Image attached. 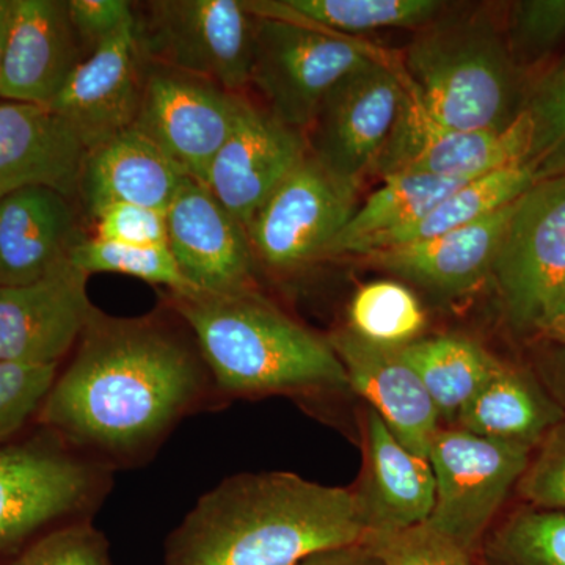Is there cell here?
Here are the masks:
<instances>
[{"mask_svg": "<svg viewBox=\"0 0 565 565\" xmlns=\"http://www.w3.org/2000/svg\"><path fill=\"white\" fill-rule=\"evenodd\" d=\"M516 68L544 61L565 41V0H522L509 9L504 32Z\"/></svg>", "mask_w": 565, "mask_h": 565, "instance_id": "836d02e7", "label": "cell"}, {"mask_svg": "<svg viewBox=\"0 0 565 565\" xmlns=\"http://www.w3.org/2000/svg\"><path fill=\"white\" fill-rule=\"evenodd\" d=\"M84 58L66 2L13 0L0 99L47 107Z\"/></svg>", "mask_w": 565, "mask_h": 565, "instance_id": "ffe728a7", "label": "cell"}, {"mask_svg": "<svg viewBox=\"0 0 565 565\" xmlns=\"http://www.w3.org/2000/svg\"><path fill=\"white\" fill-rule=\"evenodd\" d=\"M143 65L134 20L76 66L47 107L73 126L90 151L136 122Z\"/></svg>", "mask_w": 565, "mask_h": 565, "instance_id": "e0dca14e", "label": "cell"}, {"mask_svg": "<svg viewBox=\"0 0 565 565\" xmlns=\"http://www.w3.org/2000/svg\"><path fill=\"white\" fill-rule=\"evenodd\" d=\"M82 237L71 199L28 188L0 199V286L29 285L68 263Z\"/></svg>", "mask_w": 565, "mask_h": 565, "instance_id": "cb8c5ba5", "label": "cell"}, {"mask_svg": "<svg viewBox=\"0 0 565 565\" xmlns=\"http://www.w3.org/2000/svg\"><path fill=\"white\" fill-rule=\"evenodd\" d=\"M327 341L343 364L351 390L381 416L405 448L427 459L441 427L440 416L399 348L370 343L349 329L338 330Z\"/></svg>", "mask_w": 565, "mask_h": 565, "instance_id": "d6986e66", "label": "cell"}, {"mask_svg": "<svg viewBox=\"0 0 565 565\" xmlns=\"http://www.w3.org/2000/svg\"><path fill=\"white\" fill-rule=\"evenodd\" d=\"M243 99L212 82L147 65L134 126L189 178L203 182L232 132Z\"/></svg>", "mask_w": 565, "mask_h": 565, "instance_id": "7c38bea8", "label": "cell"}, {"mask_svg": "<svg viewBox=\"0 0 565 565\" xmlns=\"http://www.w3.org/2000/svg\"><path fill=\"white\" fill-rule=\"evenodd\" d=\"M553 363L546 370V385L552 390L555 401L565 408V345H556Z\"/></svg>", "mask_w": 565, "mask_h": 565, "instance_id": "7bdbcfd3", "label": "cell"}, {"mask_svg": "<svg viewBox=\"0 0 565 565\" xmlns=\"http://www.w3.org/2000/svg\"><path fill=\"white\" fill-rule=\"evenodd\" d=\"M87 147L46 106L0 102V199L28 188L77 195Z\"/></svg>", "mask_w": 565, "mask_h": 565, "instance_id": "44dd1931", "label": "cell"}, {"mask_svg": "<svg viewBox=\"0 0 565 565\" xmlns=\"http://www.w3.org/2000/svg\"><path fill=\"white\" fill-rule=\"evenodd\" d=\"M299 565H377V563L367 555L363 546H352V548L321 553Z\"/></svg>", "mask_w": 565, "mask_h": 565, "instance_id": "b9f144b4", "label": "cell"}, {"mask_svg": "<svg viewBox=\"0 0 565 565\" xmlns=\"http://www.w3.org/2000/svg\"><path fill=\"white\" fill-rule=\"evenodd\" d=\"M114 471L46 437L0 448V552L92 520Z\"/></svg>", "mask_w": 565, "mask_h": 565, "instance_id": "5b68a950", "label": "cell"}, {"mask_svg": "<svg viewBox=\"0 0 565 565\" xmlns=\"http://www.w3.org/2000/svg\"><path fill=\"white\" fill-rule=\"evenodd\" d=\"M363 542L352 489L288 471L243 473L196 501L167 539L163 565H299Z\"/></svg>", "mask_w": 565, "mask_h": 565, "instance_id": "7a4b0ae2", "label": "cell"}, {"mask_svg": "<svg viewBox=\"0 0 565 565\" xmlns=\"http://www.w3.org/2000/svg\"><path fill=\"white\" fill-rule=\"evenodd\" d=\"M404 71L371 61L341 77L305 132L308 154L341 180L360 182L384 151L405 103Z\"/></svg>", "mask_w": 565, "mask_h": 565, "instance_id": "9c48e42d", "label": "cell"}, {"mask_svg": "<svg viewBox=\"0 0 565 565\" xmlns=\"http://www.w3.org/2000/svg\"><path fill=\"white\" fill-rule=\"evenodd\" d=\"M255 17L313 25L352 36L392 28H426L437 20L445 2L438 0H259L245 2Z\"/></svg>", "mask_w": 565, "mask_h": 565, "instance_id": "4316f807", "label": "cell"}, {"mask_svg": "<svg viewBox=\"0 0 565 565\" xmlns=\"http://www.w3.org/2000/svg\"><path fill=\"white\" fill-rule=\"evenodd\" d=\"M534 184L533 173L525 163L505 167L497 172L476 178L457 189L451 195L446 196L444 202L438 203L429 214L424 215L418 222L392 234H386L367 253L394 247V245L430 239V237L463 228V226L481 221L487 215L500 211L501 207L516 202Z\"/></svg>", "mask_w": 565, "mask_h": 565, "instance_id": "f1b7e54d", "label": "cell"}, {"mask_svg": "<svg viewBox=\"0 0 565 565\" xmlns=\"http://www.w3.org/2000/svg\"><path fill=\"white\" fill-rule=\"evenodd\" d=\"M356 189L308 154L248 226L253 253L277 270L322 258L356 211Z\"/></svg>", "mask_w": 565, "mask_h": 565, "instance_id": "30bf717a", "label": "cell"}, {"mask_svg": "<svg viewBox=\"0 0 565 565\" xmlns=\"http://www.w3.org/2000/svg\"><path fill=\"white\" fill-rule=\"evenodd\" d=\"M371 61H393L373 44L300 22L256 17L250 85L267 111L307 132L341 77Z\"/></svg>", "mask_w": 565, "mask_h": 565, "instance_id": "52a82bcc", "label": "cell"}, {"mask_svg": "<svg viewBox=\"0 0 565 565\" xmlns=\"http://www.w3.org/2000/svg\"><path fill=\"white\" fill-rule=\"evenodd\" d=\"M399 351L446 422H456L465 405L505 364L482 345L460 337L416 340Z\"/></svg>", "mask_w": 565, "mask_h": 565, "instance_id": "83f0119b", "label": "cell"}, {"mask_svg": "<svg viewBox=\"0 0 565 565\" xmlns=\"http://www.w3.org/2000/svg\"><path fill=\"white\" fill-rule=\"evenodd\" d=\"M307 156L305 134L244 98L203 184L247 230L275 189Z\"/></svg>", "mask_w": 565, "mask_h": 565, "instance_id": "2e32d148", "label": "cell"}, {"mask_svg": "<svg viewBox=\"0 0 565 565\" xmlns=\"http://www.w3.org/2000/svg\"><path fill=\"white\" fill-rule=\"evenodd\" d=\"M563 419L564 408L530 374L504 364L465 405L456 423L479 437L535 449Z\"/></svg>", "mask_w": 565, "mask_h": 565, "instance_id": "d4e9b609", "label": "cell"}, {"mask_svg": "<svg viewBox=\"0 0 565 565\" xmlns=\"http://www.w3.org/2000/svg\"><path fill=\"white\" fill-rule=\"evenodd\" d=\"M492 277L509 322L531 333L546 297L565 280V173L516 200Z\"/></svg>", "mask_w": 565, "mask_h": 565, "instance_id": "8fae6325", "label": "cell"}, {"mask_svg": "<svg viewBox=\"0 0 565 565\" xmlns=\"http://www.w3.org/2000/svg\"><path fill=\"white\" fill-rule=\"evenodd\" d=\"M478 565H481V564L478 563Z\"/></svg>", "mask_w": 565, "mask_h": 565, "instance_id": "f6af8a7d", "label": "cell"}, {"mask_svg": "<svg viewBox=\"0 0 565 565\" xmlns=\"http://www.w3.org/2000/svg\"><path fill=\"white\" fill-rule=\"evenodd\" d=\"M68 263L81 273L120 274L169 288L170 294L193 292L169 247H132L90 237L71 248Z\"/></svg>", "mask_w": 565, "mask_h": 565, "instance_id": "d6a6232c", "label": "cell"}, {"mask_svg": "<svg viewBox=\"0 0 565 565\" xmlns=\"http://www.w3.org/2000/svg\"><path fill=\"white\" fill-rule=\"evenodd\" d=\"M531 333L546 343L565 345V280L546 297Z\"/></svg>", "mask_w": 565, "mask_h": 565, "instance_id": "60d3db41", "label": "cell"}, {"mask_svg": "<svg viewBox=\"0 0 565 565\" xmlns=\"http://www.w3.org/2000/svg\"><path fill=\"white\" fill-rule=\"evenodd\" d=\"M473 180L430 177V174H394L384 178L377 189L356 207L343 232L334 237L326 256H362L379 239L418 222L424 215Z\"/></svg>", "mask_w": 565, "mask_h": 565, "instance_id": "484cf974", "label": "cell"}, {"mask_svg": "<svg viewBox=\"0 0 565 565\" xmlns=\"http://www.w3.org/2000/svg\"><path fill=\"white\" fill-rule=\"evenodd\" d=\"M136 13L141 61L212 82L250 87L256 17L239 0H154Z\"/></svg>", "mask_w": 565, "mask_h": 565, "instance_id": "8992f818", "label": "cell"}, {"mask_svg": "<svg viewBox=\"0 0 565 565\" xmlns=\"http://www.w3.org/2000/svg\"><path fill=\"white\" fill-rule=\"evenodd\" d=\"M10 565H115L106 535L92 520L58 527L21 550Z\"/></svg>", "mask_w": 565, "mask_h": 565, "instance_id": "8d00e7d4", "label": "cell"}, {"mask_svg": "<svg viewBox=\"0 0 565 565\" xmlns=\"http://www.w3.org/2000/svg\"><path fill=\"white\" fill-rule=\"evenodd\" d=\"M523 111L531 122V145L525 166L534 181L565 173V54L546 71L530 95Z\"/></svg>", "mask_w": 565, "mask_h": 565, "instance_id": "1f68e13d", "label": "cell"}, {"mask_svg": "<svg viewBox=\"0 0 565 565\" xmlns=\"http://www.w3.org/2000/svg\"><path fill=\"white\" fill-rule=\"evenodd\" d=\"M87 280L65 263L29 285L0 286V363L61 366L96 310Z\"/></svg>", "mask_w": 565, "mask_h": 565, "instance_id": "5bb4252c", "label": "cell"}, {"mask_svg": "<svg viewBox=\"0 0 565 565\" xmlns=\"http://www.w3.org/2000/svg\"><path fill=\"white\" fill-rule=\"evenodd\" d=\"M58 367L0 363V444L39 416Z\"/></svg>", "mask_w": 565, "mask_h": 565, "instance_id": "d590c367", "label": "cell"}, {"mask_svg": "<svg viewBox=\"0 0 565 565\" xmlns=\"http://www.w3.org/2000/svg\"><path fill=\"white\" fill-rule=\"evenodd\" d=\"M362 440V473L352 492L364 541L427 522L435 505L429 460L405 448L370 407L363 414Z\"/></svg>", "mask_w": 565, "mask_h": 565, "instance_id": "ac0fdd59", "label": "cell"}, {"mask_svg": "<svg viewBox=\"0 0 565 565\" xmlns=\"http://www.w3.org/2000/svg\"><path fill=\"white\" fill-rule=\"evenodd\" d=\"M166 215L170 252L195 291H256L247 230L203 182L185 178Z\"/></svg>", "mask_w": 565, "mask_h": 565, "instance_id": "9a60e30c", "label": "cell"}, {"mask_svg": "<svg viewBox=\"0 0 565 565\" xmlns=\"http://www.w3.org/2000/svg\"><path fill=\"white\" fill-rule=\"evenodd\" d=\"M530 145L531 122L523 110L501 132L455 131L430 120L407 93L396 126L373 170L382 178L430 174L476 180L505 167L522 166Z\"/></svg>", "mask_w": 565, "mask_h": 565, "instance_id": "4fadbf2b", "label": "cell"}, {"mask_svg": "<svg viewBox=\"0 0 565 565\" xmlns=\"http://www.w3.org/2000/svg\"><path fill=\"white\" fill-rule=\"evenodd\" d=\"M403 71L419 109L455 131H504L525 104L504 33L482 14L430 22L405 52Z\"/></svg>", "mask_w": 565, "mask_h": 565, "instance_id": "277c9868", "label": "cell"}, {"mask_svg": "<svg viewBox=\"0 0 565 565\" xmlns=\"http://www.w3.org/2000/svg\"><path fill=\"white\" fill-rule=\"evenodd\" d=\"M66 10L85 57L136 20L126 0H66Z\"/></svg>", "mask_w": 565, "mask_h": 565, "instance_id": "ab89813d", "label": "cell"}, {"mask_svg": "<svg viewBox=\"0 0 565 565\" xmlns=\"http://www.w3.org/2000/svg\"><path fill=\"white\" fill-rule=\"evenodd\" d=\"M362 546L379 565H478L473 555L426 522L399 533L373 535Z\"/></svg>", "mask_w": 565, "mask_h": 565, "instance_id": "e575fe53", "label": "cell"}, {"mask_svg": "<svg viewBox=\"0 0 565 565\" xmlns=\"http://www.w3.org/2000/svg\"><path fill=\"white\" fill-rule=\"evenodd\" d=\"M478 563L565 565V511L520 505L490 527Z\"/></svg>", "mask_w": 565, "mask_h": 565, "instance_id": "f546056e", "label": "cell"}, {"mask_svg": "<svg viewBox=\"0 0 565 565\" xmlns=\"http://www.w3.org/2000/svg\"><path fill=\"white\" fill-rule=\"evenodd\" d=\"M426 327V315L407 286L379 280L362 286L349 305V330L370 343L403 348Z\"/></svg>", "mask_w": 565, "mask_h": 565, "instance_id": "4dcf8cb0", "label": "cell"}, {"mask_svg": "<svg viewBox=\"0 0 565 565\" xmlns=\"http://www.w3.org/2000/svg\"><path fill=\"white\" fill-rule=\"evenodd\" d=\"M515 203L455 232L362 255L371 266L388 270L433 291L459 296L492 274L494 256L514 214Z\"/></svg>", "mask_w": 565, "mask_h": 565, "instance_id": "7402d4cb", "label": "cell"}, {"mask_svg": "<svg viewBox=\"0 0 565 565\" xmlns=\"http://www.w3.org/2000/svg\"><path fill=\"white\" fill-rule=\"evenodd\" d=\"M95 236L132 247H169L166 212L134 204H114L95 215Z\"/></svg>", "mask_w": 565, "mask_h": 565, "instance_id": "f35d334b", "label": "cell"}, {"mask_svg": "<svg viewBox=\"0 0 565 565\" xmlns=\"http://www.w3.org/2000/svg\"><path fill=\"white\" fill-rule=\"evenodd\" d=\"M379 565V564H377Z\"/></svg>", "mask_w": 565, "mask_h": 565, "instance_id": "bcb514c9", "label": "cell"}, {"mask_svg": "<svg viewBox=\"0 0 565 565\" xmlns=\"http://www.w3.org/2000/svg\"><path fill=\"white\" fill-rule=\"evenodd\" d=\"M13 0H0V77H2L3 54H6L7 33H9Z\"/></svg>", "mask_w": 565, "mask_h": 565, "instance_id": "ee69618b", "label": "cell"}, {"mask_svg": "<svg viewBox=\"0 0 565 565\" xmlns=\"http://www.w3.org/2000/svg\"><path fill=\"white\" fill-rule=\"evenodd\" d=\"M515 490L523 503L546 511H565V419L534 449Z\"/></svg>", "mask_w": 565, "mask_h": 565, "instance_id": "74e56055", "label": "cell"}, {"mask_svg": "<svg viewBox=\"0 0 565 565\" xmlns=\"http://www.w3.org/2000/svg\"><path fill=\"white\" fill-rule=\"evenodd\" d=\"M217 396L193 337L96 308L36 419L109 470L150 460L174 427Z\"/></svg>", "mask_w": 565, "mask_h": 565, "instance_id": "6da1fadb", "label": "cell"}, {"mask_svg": "<svg viewBox=\"0 0 565 565\" xmlns=\"http://www.w3.org/2000/svg\"><path fill=\"white\" fill-rule=\"evenodd\" d=\"M533 448L440 427L430 444L435 505L427 525L478 557L505 498L525 473Z\"/></svg>", "mask_w": 565, "mask_h": 565, "instance_id": "ba28073f", "label": "cell"}, {"mask_svg": "<svg viewBox=\"0 0 565 565\" xmlns=\"http://www.w3.org/2000/svg\"><path fill=\"white\" fill-rule=\"evenodd\" d=\"M221 397L319 396L351 390L329 341L258 291L172 294Z\"/></svg>", "mask_w": 565, "mask_h": 565, "instance_id": "3957f363", "label": "cell"}, {"mask_svg": "<svg viewBox=\"0 0 565 565\" xmlns=\"http://www.w3.org/2000/svg\"><path fill=\"white\" fill-rule=\"evenodd\" d=\"M185 178L158 145L131 126L87 152L77 195L92 217L114 204L167 212Z\"/></svg>", "mask_w": 565, "mask_h": 565, "instance_id": "603a6c76", "label": "cell"}]
</instances>
